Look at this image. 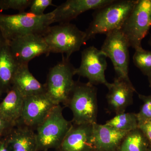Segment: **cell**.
<instances>
[{
  "label": "cell",
  "mask_w": 151,
  "mask_h": 151,
  "mask_svg": "<svg viewBox=\"0 0 151 151\" xmlns=\"http://www.w3.org/2000/svg\"><path fill=\"white\" fill-rule=\"evenodd\" d=\"M53 18V11L42 16L29 12L13 15L0 14V32L7 42L30 34L43 35L54 23Z\"/></svg>",
  "instance_id": "cell-1"
},
{
  "label": "cell",
  "mask_w": 151,
  "mask_h": 151,
  "mask_svg": "<svg viewBox=\"0 0 151 151\" xmlns=\"http://www.w3.org/2000/svg\"><path fill=\"white\" fill-rule=\"evenodd\" d=\"M138 0H114L107 5L96 10L93 19L85 31V42L97 34L107 35L121 29Z\"/></svg>",
  "instance_id": "cell-2"
},
{
  "label": "cell",
  "mask_w": 151,
  "mask_h": 151,
  "mask_svg": "<svg viewBox=\"0 0 151 151\" xmlns=\"http://www.w3.org/2000/svg\"><path fill=\"white\" fill-rule=\"evenodd\" d=\"M42 36L50 53L65 54L67 59L86 43L85 32L70 22L50 26Z\"/></svg>",
  "instance_id": "cell-3"
},
{
  "label": "cell",
  "mask_w": 151,
  "mask_h": 151,
  "mask_svg": "<svg viewBox=\"0 0 151 151\" xmlns=\"http://www.w3.org/2000/svg\"><path fill=\"white\" fill-rule=\"evenodd\" d=\"M75 70L70 59L63 55L61 61L50 69L44 85L45 94L55 105H67L75 85L73 77Z\"/></svg>",
  "instance_id": "cell-4"
},
{
  "label": "cell",
  "mask_w": 151,
  "mask_h": 151,
  "mask_svg": "<svg viewBox=\"0 0 151 151\" xmlns=\"http://www.w3.org/2000/svg\"><path fill=\"white\" fill-rule=\"evenodd\" d=\"M97 89L94 85L75 82L66 105L73 113V124L97 123Z\"/></svg>",
  "instance_id": "cell-5"
},
{
  "label": "cell",
  "mask_w": 151,
  "mask_h": 151,
  "mask_svg": "<svg viewBox=\"0 0 151 151\" xmlns=\"http://www.w3.org/2000/svg\"><path fill=\"white\" fill-rule=\"evenodd\" d=\"M72 124L63 116L61 105H55L46 119L36 129L38 151L56 150Z\"/></svg>",
  "instance_id": "cell-6"
},
{
  "label": "cell",
  "mask_w": 151,
  "mask_h": 151,
  "mask_svg": "<svg viewBox=\"0 0 151 151\" xmlns=\"http://www.w3.org/2000/svg\"><path fill=\"white\" fill-rule=\"evenodd\" d=\"M151 27V0H138L121 30L130 47L138 51L143 49L142 41Z\"/></svg>",
  "instance_id": "cell-7"
},
{
  "label": "cell",
  "mask_w": 151,
  "mask_h": 151,
  "mask_svg": "<svg viewBox=\"0 0 151 151\" xmlns=\"http://www.w3.org/2000/svg\"><path fill=\"white\" fill-rule=\"evenodd\" d=\"M106 35L100 50L111 59L117 78L131 82L129 76L130 46L127 38L121 29Z\"/></svg>",
  "instance_id": "cell-8"
},
{
  "label": "cell",
  "mask_w": 151,
  "mask_h": 151,
  "mask_svg": "<svg viewBox=\"0 0 151 151\" xmlns=\"http://www.w3.org/2000/svg\"><path fill=\"white\" fill-rule=\"evenodd\" d=\"M81 55V63L79 67L76 68V75L87 78L88 82L92 85L103 84L108 89L111 83L105 78L108 63L105 54L92 46L84 49Z\"/></svg>",
  "instance_id": "cell-9"
},
{
  "label": "cell",
  "mask_w": 151,
  "mask_h": 151,
  "mask_svg": "<svg viewBox=\"0 0 151 151\" xmlns=\"http://www.w3.org/2000/svg\"><path fill=\"white\" fill-rule=\"evenodd\" d=\"M11 52L19 65L28 63L42 54H50L49 49L43 36L30 34L7 42Z\"/></svg>",
  "instance_id": "cell-10"
},
{
  "label": "cell",
  "mask_w": 151,
  "mask_h": 151,
  "mask_svg": "<svg viewBox=\"0 0 151 151\" xmlns=\"http://www.w3.org/2000/svg\"><path fill=\"white\" fill-rule=\"evenodd\" d=\"M55 105L45 93L24 97L22 114L17 126L36 129Z\"/></svg>",
  "instance_id": "cell-11"
},
{
  "label": "cell",
  "mask_w": 151,
  "mask_h": 151,
  "mask_svg": "<svg viewBox=\"0 0 151 151\" xmlns=\"http://www.w3.org/2000/svg\"><path fill=\"white\" fill-rule=\"evenodd\" d=\"M95 150L93 124H72L55 151H92Z\"/></svg>",
  "instance_id": "cell-12"
},
{
  "label": "cell",
  "mask_w": 151,
  "mask_h": 151,
  "mask_svg": "<svg viewBox=\"0 0 151 151\" xmlns=\"http://www.w3.org/2000/svg\"><path fill=\"white\" fill-rule=\"evenodd\" d=\"M114 0H68L54 10V22L59 24L70 21L86 11L97 10Z\"/></svg>",
  "instance_id": "cell-13"
},
{
  "label": "cell",
  "mask_w": 151,
  "mask_h": 151,
  "mask_svg": "<svg viewBox=\"0 0 151 151\" xmlns=\"http://www.w3.org/2000/svg\"><path fill=\"white\" fill-rule=\"evenodd\" d=\"M108 89L107 98L110 108L116 115L124 113L133 103V94L136 91L132 82L117 77Z\"/></svg>",
  "instance_id": "cell-14"
},
{
  "label": "cell",
  "mask_w": 151,
  "mask_h": 151,
  "mask_svg": "<svg viewBox=\"0 0 151 151\" xmlns=\"http://www.w3.org/2000/svg\"><path fill=\"white\" fill-rule=\"evenodd\" d=\"M11 151H38L37 136L34 130L24 126H17L4 137Z\"/></svg>",
  "instance_id": "cell-15"
},
{
  "label": "cell",
  "mask_w": 151,
  "mask_h": 151,
  "mask_svg": "<svg viewBox=\"0 0 151 151\" xmlns=\"http://www.w3.org/2000/svg\"><path fill=\"white\" fill-rule=\"evenodd\" d=\"M95 150L114 151L119 147L129 132L119 131L106 124H93Z\"/></svg>",
  "instance_id": "cell-16"
},
{
  "label": "cell",
  "mask_w": 151,
  "mask_h": 151,
  "mask_svg": "<svg viewBox=\"0 0 151 151\" xmlns=\"http://www.w3.org/2000/svg\"><path fill=\"white\" fill-rule=\"evenodd\" d=\"M12 84L24 98L45 93L44 85L38 81L30 72L28 63L19 65Z\"/></svg>",
  "instance_id": "cell-17"
},
{
  "label": "cell",
  "mask_w": 151,
  "mask_h": 151,
  "mask_svg": "<svg viewBox=\"0 0 151 151\" xmlns=\"http://www.w3.org/2000/svg\"><path fill=\"white\" fill-rule=\"evenodd\" d=\"M24 105V97L12 86L0 103V117L13 127H16L21 118Z\"/></svg>",
  "instance_id": "cell-18"
},
{
  "label": "cell",
  "mask_w": 151,
  "mask_h": 151,
  "mask_svg": "<svg viewBox=\"0 0 151 151\" xmlns=\"http://www.w3.org/2000/svg\"><path fill=\"white\" fill-rule=\"evenodd\" d=\"M12 52L8 42H0V91L7 93L12 86L13 78L18 68Z\"/></svg>",
  "instance_id": "cell-19"
},
{
  "label": "cell",
  "mask_w": 151,
  "mask_h": 151,
  "mask_svg": "<svg viewBox=\"0 0 151 151\" xmlns=\"http://www.w3.org/2000/svg\"><path fill=\"white\" fill-rule=\"evenodd\" d=\"M119 147L120 151H148L149 144L138 128L128 133Z\"/></svg>",
  "instance_id": "cell-20"
},
{
  "label": "cell",
  "mask_w": 151,
  "mask_h": 151,
  "mask_svg": "<svg viewBox=\"0 0 151 151\" xmlns=\"http://www.w3.org/2000/svg\"><path fill=\"white\" fill-rule=\"evenodd\" d=\"M105 124L119 131L128 132L138 129V127L136 114L125 112L116 114Z\"/></svg>",
  "instance_id": "cell-21"
},
{
  "label": "cell",
  "mask_w": 151,
  "mask_h": 151,
  "mask_svg": "<svg viewBox=\"0 0 151 151\" xmlns=\"http://www.w3.org/2000/svg\"><path fill=\"white\" fill-rule=\"evenodd\" d=\"M133 62L142 73L147 76L151 73V51L143 49L135 51Z\"/></svg>",
  "instance_id": "cell-22"
},
{
  "label": "cell",
  "mask_w": 151,
  "mask_h": 151,
  "mask_svg": "<svg viewBox=\"0 0 151 151\" xmlns=\"http://www.w3.org/2000/svg\"><path fill=\"white\" fill-rule=\"evenodd\" d=\"M32 0H1L0 9L1 10H16L19 13L25 12L26 9L29 7Z\"/></svg>",
  "instance_id": "cell-23"
},
{
  "label": "cell",
  "mask_w": 151,
  "mask_h": 151,
  "mask_svg": "<svg viewBox=\"0 0 151 151\" xmlns=\"http://www.w3.org/2000/svg\"><path fill=\"white\" fill-rule=\"evenodd\" d=\"M139 97L143 103L140 111L136 114L138 124L151 120V96L139 94Z\"/></svg>",
  "instance_id": "cell-24"
},
{
  "label": "cell",
  "mask_w": 151,
  "mask_h": 151,
  "mask_svg": "<svg viewBox=\"0 0 151 151\" xmlns=\"http://www.w3.org/2000/svg\"><path fill=\"white\" fill-rule=\"evenodd\" d=\"M49 6H55L52 0H32L29 12L37 16L43 15L44 12Z\"/></svg>",
  "instance_id": "cell-25"
},
{
  "label": "cell",
  "mask_w": 151,
  "mask_h": 151,
  "mask_svg": "<svg viewBox=\"0 0 151 151\" xmlns=\"http://www.w3.org/2000/svg\"><path fill=\"white\" fill-rule=\"evenodd\" d=\"M138 128L147 140L149 147H151V120L139 123Z\"/></svg>",
  "instance_id": "cell-26"
},
{
  "label": "cell",
  "mask_w": 151,
  "mask_h": 151,
  "mask_svg": "<svg viewBox=\"0 0 151 151\" xmlns=\"http://www.w3.org/2000/svg\"><path fill=\"white\" fill-rule=\"evenodd\" d=\"M14 127L0 117V139L4 138Z\"/></svg>",
  "instance_id": "cell-27"
},
{
  "label": "cell",
  "mask_w": 151,
  "mask_h": 151,
  "mask_svg": "<svg viewBox=\"0 0 151 151\" xmlns=\"http://www.w3.org/2000/svg\"><path fill=\"white\" fill-rule=\"evenodd\" d=\"M0 151H11L6 146L4 138L0 139Z\"/></svg>",
  "instance_id": "cell-28"
},
{
  "label": "cell",
  "mask_w": 151,
  "mask_h": 151,
  "mask_svg": "<svg viewBox=\"0 0 151 151\" xmlns=\"http://www.w3.org/2000/svg\"><path fill=\"white\" fill-rule=\"evenodd\" d=\"M148 77V81H149V83H150V86L151 88V73H150V74H148L147 76Z\"/></svg>",
  "instance_id": "cell-29"
},
{
  "label": "cell",
  "mask_w": 151,
  "mask_h": 151,
  "mask_svg": "<svg viewBox=\"0 0 151 151\" xmlns=\"http://www.w3.org/2000/svg\"><path fill=\"white\" fill-rule=\"evenodd\" d=\"M148 43L149 45L151 46V35L150 37V39H149L148 42Z\"/></svg>",
  "instance_id": "cell-30"
},
{
  "label": "cell",
  "mask_w": 151,
  "mask_h": 151,
  "mask_svg": "<svg viewBox=\"0 0 151 151\" xmlns=\"http://www.w3.org/2000/svg\"><path fill=\"white\" fill-rule=\"evenodd\" d=\"M3 40L2 37L1 35V32H0V42L2 40Z\"/></svg>",
  "instance_id": "cell-31"
},
{
  "label": "cell",
  "mask_w": 151,
  "mask_h": 151,
  "mask_svg": "<svg viewBox=\"0 0 151 151\" xmlns=\"http://www.w3.org/2000/svg\"><path fill=\"white\" fill-rule=\"evenodd\" d=\"M148 151H151V147H149Z\"/></svg>",
  "instance_id": "cell-32"
},
{
  "label": "cell",
  "mask_w": 151,
  "mask_h": 151,
  "mask_svg": "<svg viewBox=\"0 0 151 151\" xmlns=\"http://www.w3.org/2000/svg\"><path fill=\"white\" fill-rule=\"evenodd\" d=\"M2 94V92L0 91V96H1V95Z\"/></svg>",
  "instance_id": "cell-33"
},
{
  "label": "cell",
  "mask_w": 151,
  "mask_h": 151,
  "mask_svg": "<svg viewBox=\"0 0 151 151\" xmlns=\"http://www.w3.org/2000/svg\"></svg>",
  "instance_id": "cell-34"
}]
</instances>
